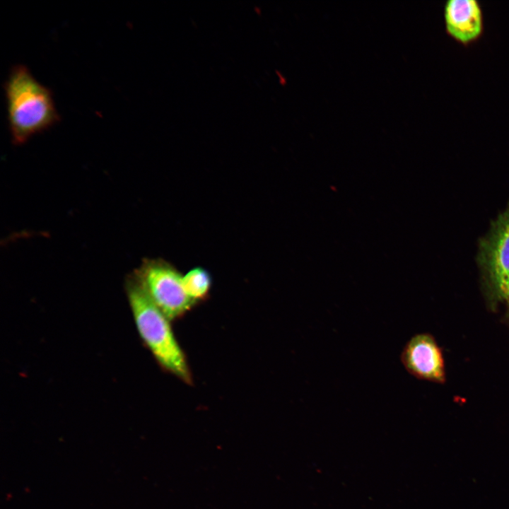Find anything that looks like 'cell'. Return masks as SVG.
<instances>
[{"mask_svg":"<svg viewBox=\"0 0 509 509\" xmlns=\"http://www.w3.org/2000/svg\"><path fill=\"white\" fill-rule=\"evenodd\" d=\"M4 88L13 144H23L60 120L52 90L40 83L26 66H13Z\"/></svg>","mask_w":509,"mask_h":509,"instance_id":"6da1fadb","label":"cell"},{"mask_svg":"<svg viewBox=\"0 0 509 509\" xmlns=\"http://www.w3.org/2000/svg\"><path fill=\"white\" fill-rule=\"evenodd\" d=\"M137 331L159 365L191 385L192 373L186 356L170 325V320L154 304L136 279L127 288Z\"/></svg>","mask_w":509,"mask_h":509,"instance_id":"7a4b0ae2","label":"cell"},{"mask_svg":"<svg viewBox=\"0 0 509 509\" xmlns=\"http://www.w3.org/2000/svg\"><path fill=\"white\" fill-rule=\"evenodd\" d=\"M477 261L488 300L495 305L503 300L509 283V203L480 240Z\"/></svg>","mask_w":509,"mask_h":509,"instance_id":"3957f363","label":"cell"},{"mask_svg":"<svg viewBox=\"0 0 509 509\" xmlns=\"http://www.w3.org/2000/svg\"><path fill=\"white\" fill-rule=\"evenodd\" d=\"M182 275L161 259L145 260L136 274L148 297L170 320L183 316L196 305L185 293Z\"/></svg>","mask_w":509,"mask_h":509,"instance_id":"277c9868","label":"cell"},{"mask_svg":"<svg viewBox=\"0 0 509 509\" xmlns=\"http://www.w3.org/2000/svg\"><path fill=\"white\" fill-rule=\"evenodd\" d=\"M400 361L406 372L418 380L439 384L445 382L443 352L430 333L412 336L402 350Z\"/></svg>","mask_w":509,"mask_h":509,"instance_id":"5b68a950","label":"cell"},{"mask_svg":"<svg viewBox=\"0 0 509 509\" xmlns=\"http://www.w3.org/2000/svg\"><path fill=\"white\" fill-rule=\"evenodd\" d=\"M447 34L461 45L478 40L484 31L481 6L476 0H449L443 8Z\"/></svg>","mask_w":509,"mask_h":509,"instance_id":"8992f818","label":"cell"},{"mask_svg":"<svg viewBox=\"0 0 509 509\" xmlns=\"http://www.w3.org/2000/svg\"><path fill=\"white\" fill-rule=\"evenodd\" d=\"M182 284L188 297L197 304L209 297L212 286V278L206 269L195 267L182 275Z\"/></svg>","mask_w":509,"mask_h":509,"instance_id":"52a82bcc","label":"cell"},{"mask_svg":"<svg viewBox=\"0 0 509 509\" xmlns=\"http://www.w3.org/2000/svg\"><path fill=\"white\" fill-rule=\"evenodd\" d=\"M503 300L506 303L507 313L509 316V283L504 294Z\"/></svg>","mask_w":509,"mask_h":509,"instance_id":"ba28073f","label":"cell"}]
</instances>
